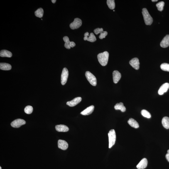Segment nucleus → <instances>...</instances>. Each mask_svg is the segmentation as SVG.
I'll list each match as a JSON object with an SVG mask.
<instances>
[{"label": "nucleus", "instance_id": "nucleus-1", "mask_svg": "<svg viewBox=\"0 0 169 169\" xmlns=\"http://www.w3.org/2000/svg\"><path fill=\"white\" fill-rule=\"evenodd\" d=\"M109 54L107 51L99 53L97 55V58L99 63L103 66L107 65L109 60Z\"/></svg>", "mask_w": 169, "mask_h": 169}, {"label": "nucleus", "instance_id": "nucleus-2", "mask_svg": "<svg viewBox=\"0 0 169 169\" xmlns=\"http://www.w3.org/2000/svg\"><path fill=\"white\" fill-rule=\"evenodd\" d=\"M145 24L151 25L153 22V19L146 8H143L142 12Z\"/></svg>", "mask_w": 169, "mask_h": 169}, {"label": "nucleus", "instance_id": "nucleus-3", "mask_svg": "<svg viewBox=\"0 0 169 169\" xmlns=\"http://www.w3.org/2000/svg\"><path fill=\"white\" fill-rule=\"evenodd\" d=\"M109 137V148H111L115 143L116 141V134L115 132L114 129H111L108 133Z\"/></svg>", "mask_w": 169, "mask_h": 169}, {"label": "nucleus", "instance_id": "nucleus-4", "mask_svg": "<svg viewBox=\"0 0 169 169\" xmlns=\"http://www.w3.org/2000/svg\"><path fill=\"white\" fill-rule=\"evenodd\" d=\"M86 78L91 85L96 86L97 84V80L95 76L89 71L86 72L85 73Z\"/></svg>", "mask_w": 169, "mask_h": 169}, {"label": "nucleus", "instance_id": "nucleus-5", "mask_svg": "<svg viewBox=\"0 0 169 169\" xmlns=\"http://www.w3.org/2000/svg\"><path fill=\"white\" fill-rule=\"evenodd\" d=\"M82 22L80 18H75L73 22L70 25V27L72 29L74 30L79 28L82 25Z\"/></svg>", "mask_w": 169, "mask_h": 169}, {"label": "nucleus", "instance_id": "nucleus-6", "mask_svg": "<svg viewBox=\"0 0 169 169\" xmlns=\"http://www.w3.org/2000/svg\"><path fill=\"white\" fill-rule=\"evenodd\" d=\"M69 75L68 71L66 68H63L61 75V84L64 85L66 83Z\"/></svg>", "mask_w": 169, "mask_h": 169}, {"label": "nucleus", "instance_id": "nucleus-7", "mask_svg": "<svg viewBox=\"0 0 169 169\" xmlns=\"http://www.w3.org/2000/svg\"><path fill=\"white\" fill-rule=\"evenodd\" d=\"M25 123L26 121L24 120L18 119L13 121L11 123V125L13 128H18L25 125Z\"/></svg>", "mask_w": 169, "mask_h": 169}, {"label": "nucleus", "instance_id": "nucleus-8", "mask_svg": "<svg viewBox=\"0 0 169 169\" xmlns=\"http://www.w3.org/2000/svg\"><path fill=\"white\" fill-rule=\"evenodd\" d=\"M129 64L132 67L136 70L139 68L140 63L139 59L137 58H134L130 61Z\"/></svg>", "mask_w": 169, "mask_h": 169}, {"label": "nucleus", "instance_id": "nucleus-9", "mask_svg": "<svg viewBox=\"0 0 169 169\" xmlns=\"http://www.w3.org/2000/svg\"><path fill=\"white\" fill-rule=\"evenodd\" d=\"M82 100V98L81 97H76L72 101H68L67 103V104L71 107H73L80 103Z\"/></svg>", "mask_w": 169, "mask_h": 169}, {"label": "nucleus", "instance_id": "nucleus-10", "mask_svg": "<svg viewBox=\"0 0 169 169\" xmlns=\"http://www.w3.org/2000/svg\"><path fill=\"white\" fill-rule=\"evenodd\" d=\"M59 148L62 150H67L68 147V144L67 142L63 140H59L58 142Z\"/></svg>", "mask_w": 169, "mask_h": 169}, {"label": "nucleus", "instance_id": "nucleus-11", "mask_svg": "<svg viewBox=\"0 0 169 169\" xmlns=\"http://www.w3.org/2000/svg\"><path fill=\"white\" fill-rule=\"evenodd\" d=\"M169 88V84L166 83L162 84L158 91V93L160 95H162L164 93L166 92Z\"/></svg>", "mask_w": 169, "mask_h": 169}, {"label": "nucleus", "instance_id": "nucleus-12", "mask_svg": "<svg viewBox=\"0 0 169 169\" xmlns=\"http://www.w3.org/2000/svg\"><path fill=\"white\" fill-rule=\"evenodd\" d=\"M148 160L146 158H143L137 166L138 169H144L146 168L148 165Z\"/></svg>", "mask_w": 169, "mask_h": 169}, {"label": "nucleus", "instance_id": "nucleus-13", "mask_svg": "<svg viewBox=\"0 0 169 169\" xmlns=\"http://www.w3.org/2000/svg\"><path fill=\"white\" fill-rule=\"evenodd\" d=\"M112 75L114 83H117L121 78V74L118 71H114L113 72Z\"/></svg>", "mask_w": 169, "mask_h": 169}, {"label": "nucleus", "instance_id": "nucleus-14", "mask_svg": "<svg viewBox=\"0 0 169 169\" xmlns=\"http://www.w3.org/2000/svg\"><path fill=\"white\" fill-rule=\"evenodd\" d=\"M161 46L163 48H167L169 46V35H167L161 42Z\"/></svg>", "mask_w": 169, "mask_h": 169}, {"label": "nucleus", "instance_id": "nucleus-15", "mask_svg": "<svg viewBox=\"0 0 169 169\" xmlns=\"http://www.w3.org/2000/svg\"><path fill=\"white\" fill-rule=\"evenodd\" d=\"M94 106L93 105L89 106L81 112V114L83 115H88L92 114L94 111Z\"/></svg>", "mask_w": 169, "mask_h": 169}, {"label": "nucleus", "instance_id": "nucleus-16", "mask_svg": "<svg viewBox=\"0 0 169 169\" xmlns=\"http://www.w3.org/2000/svg\"><path fill=\"white\" fill-rule=\"evenodd\" d=\"M55 129L59 132H67L69 130L68 127L64 125H57L55 127Z\"/></svg>", "mask_w": 169, "mask_h": 169}, {"label": "nucleus", "instance_id": "nucleus-17", "mask_svg": "<svg viewBox=\"0 0 169 169\" xmlns=\"http://www.w3.org/2000/svg\"><path fill=\"white\" fill-rule=\"evenodd\" d=\"M128 122L130 126L133 128H137L139 127V125L138 123L133 118H130Z\"/></svg>", "mask_w": 169, "mask_h": 169}, {"label": "nucleus", "instance_id": "nucleus-18", "mask_svg": "<svg viewBox=\"0 0 169 169\" xmlns=\"http://www.w3.org/2000/svg\"><path fill=\"white\" fill-rule=\"evenodd\" d=\"M12 54L11 52L7 50H1L0 52V56L1 57H11Z\"/></svg>", "mask_w": 169, "mask_h": 169}, {"label": "nucleus", "instance_id": "nucleus-19", "mask_svg": "<svg viewBox=\"0 0 169 169\" xmlns=\"http://www.w3.org/2000/svg\"><path fill=\"white\" fill-rule=\"evenodd\" d=\"M114 109L116 110H120L123 112H125L126 110V108L122 102L116 104L114 106Z\"/></svg>", "mask_w": 169, "mask_h": 169}, {"label": "nucleus", "instance_id": "nucleus-20", "mask_svg": "<svg viewBox=\"0 0 169 169\" xmlns=\"http://www.w3.org/2000/svg\"><path fill=\"white\" fill-rule=\"evenodd\" d=\"M12 67L10 64L5 63H0V69L1 70L4 71H8L11 70Z\"/></svg>", "mask_w": 169, "mask_h": 169}, {"label": "nucleus", "instance_id": "nucleus-21", "mask_svg": "<svg viewBox=\"0 0 169 169\" xmlns=\"http://www.w3.org/2000/svg\"><path fill=\"white\" fill-rule=\"evenodd\" d=\"M162 125L166 129H169V118L165 116L162 119Z\"/></svg>", "mask_w": 169, "mask_h": 169}, {"label": "nucleus", "instance_id": "nucleus-22", "mask_svg": "<svg viewBox=\"0 0 169 169\" xmlns=\"http://www.w3.org/2000/svg\"><path fill=\"white\" fill-rule=\"evenodd\" d=\"M63 40L64 42H65V48L67 49H70L71 47L70 46V44L71 41L69 40V38L68 37L65 36L63 38Z\"/></svg>", "mask_w": 169, "mask_h": 169}, {"label": "nucleus", "instance_id": "nucleus-23", "mask_svg": "<svg viewBox=\"0 0 169 169\" xmlns=\"http://www.w3.org/2000/svg\"><path fill=\"white\" fill-rule=\"evenodd\" d=\"M43 10L41 8H38L35 12V16L40 18H41L43 17Z\"/></svg>", "mask_w": 169, "mask_h": 169}, {"label": "nucleus", "instance_id": "nucleus-24", "mask_svg": "<svg viewBox=\"0 0 169 169\" xmlns=\"http://www.w3.org/2000/svg\"><path fill=\"white\" fill-rule=\"evenodd\" d=\"M107 4L110 9L111 10H114L115 7V1L114 0H107Z\"/></svg>", "mask_w": 169, "mask_h": 169}, {"label": "nucleus", "instance_id": "nucleus-25", "mask_svg": "<svg viewBox=\"0 0 169 169\" xmlns=\"http://www.w3.org/2000/svg\"><path fill=\"white\" fill-rule=\"evenodd\" d=\"M141 114L144 117L148 118H150L151 117V115L147 111L145 110H142Z\"/></svg>", "mask_w": 169, "mask_h": 169}, {"label": "nucleus", "instance_id": "nucleus-26", "mask_svg": "<svg viewBox=\"0 0 169 169\" xmlns=\"http://www.w3.org/2000/svg\"><path fill=\"white\" fill-rule=\"evenodd\" d=\"M164 5L165 2L163 1H161L157 3L156 4V6L159 11H162L163 10Z\"/></svg>", "mask_w": 169, "mask_h": 169}, {"label": "nucleus", "instance_id": "nucleus-27", "mask_svg": "<svg viewBox=\"0 0 169 169\" xmlns=\"http://www.w3.org/2000/svg\"><path fill=\"white\" fill-rule=\"evenodd\" d=\"M161 68L165 71L169 72V64L166 63L162 64L160 66Z\"/></svg>", "mask_w": 169, "mask_h": 169}, {"label": "nucleus", "instance_id": "nucleus-28", "mask_svg": "<svg viewBox=\"0 0 169 169\" xmlns=\"http://www.w3.org/2000/svg\"><path fill=\"white\" fill-rule=\"evenodd\" d=\"M33 108L31 106H28L25 107L24 109L25 112L27 114H30L32 112Z\"/></svg>", "mask_w": 169, "mask_h": 169}, {"label": "nucleus", "instance_id": "nucleus-29", "mask_svg": "<svg viewBox=\"0 0 169 169\" xmlns=\"http://www.w3.org/2000/svg\"><path fill=\"white\" fill-rule=\"evenodd\" d=\"M89 36L87 40L88 41L93 42L97 40L95 36L92 33H91Z\"/></svg>", "mask_w": 169, "mask_h": 169}, {"label": "nucleus", "instance_id": "nucleus-30", "mask_svg": "<svg viewBox=\"0 0 169 169\" xmlns=\"http://www.w3.org/2000/svg\"><path fill=\"white\" fill-rule=\"evenodd\" d=\"M107 31H105L102 32L99 35V38L101 39H102L103 38H105L106 36L107 35Z\"/></svg>", "mask_w": 169, "mask_h": 169}, {"label": "nucleus", "instance_id": "nucleus-31", "mask_svg": "<svg viewBox=\"0 0 169 169\" xmlns=\"http://www.w3.org/2000/svg\"><path fill=\"white\" fill-rule=\"evenodd\" d=\"M104 31V30H103V29L102 28H97L94 30V32L96 35H98V34L99 33L101 34Z\"/></svg>", "mask_w": 169, "mask_h": 169}, {"label": "nucleus", "instance_id": "nucleus-32", "mask_svg": "<svg viewBox=\"0 0 169 169\" xmlns=\"http://www.w3.org/2000/svg\"><path fill=\"white\" fill-rule=\"evenodd\" d=\"M84 40H87V39L88 38V36H89V34L88 32H87L84 33Z\"/></svg>", "mask_w": 169, "mask_h": 169}, {"label": "nucleus", "instance_id": "nucleus-33", "mask_svg": "<svg viewBox=\"0 0 169 169\" xmlns=\"http://www.w3.org/2000/svg\"><path fill=\"white\" fill-rule=\"evenodd\" d=\"M165 157L167 160L169 162V149L167 151V153Z\"/></svg>", "mask_w": 169, "mask_h": 169}, {"label": "nucleus", "instance_id": "nucleus-34", "mask_svg": "<svg viewBox=\"0 0 169 169\" xmlns=\"http://www.w3.org/2000/svg\"><path fill=\"white\" fill-rule=\"evenodd\" d=\"M75 45L76 44L75 42L73 41L71 42L70 44V46L71 47H72V48H73V47L75 46Z\"/></svg>", "mask_w": 169, "mask_h": 169}, {"label": "nucleus", "instance_id": "nucleus-35", "mask_svg": "<svg viewBox=\"0 0 169 169\" xmlns=\"http://www.w3.org/2000/svg\"><path fill=\"white\" fill-rule=\"evenodd\" d=\"M51 1L52 3L54 4V3H55L56 1V0H52Z\"/></svg>", "mask_w": 169, "mask_h": 169}, {"label": "nucleus", "instance_id": "nucleus-36", "mask_svg": "<svg viewBox=\"0 0 169 169\" xmlns=\"http://www.w3.org/2000/svg\"><path fill=\"white\" fill-rule=\"evenodd\" d=\"M152 1L153 2H157L158 1V0H152Z\"/></svg>", "mask_w": 169, "mask_h": 169}, {"label": "nucleus", "instance_id": "nucleus-37", "mask_svg": "<svg viewBox=\"0 0 169 169\" xmlns=\"http://www.w3.org/2000/svg\"><path fill=\"white\" fill-rule=\"evenodd\" d=\"M0 169H2L1 167H0Z\"/></svg>", "mask_w": 169, "mask_h": 169}]
</instances>
